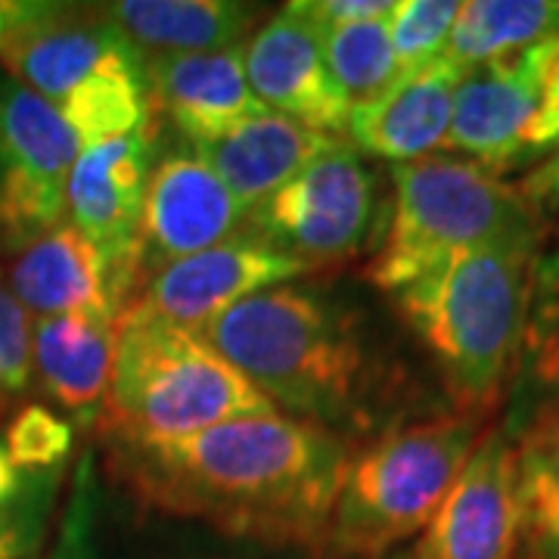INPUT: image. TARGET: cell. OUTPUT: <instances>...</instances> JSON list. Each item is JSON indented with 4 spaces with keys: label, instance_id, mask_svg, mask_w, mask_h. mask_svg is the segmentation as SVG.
I'll use <instances>...</instances> for the list:
<instances>
[{
    "label": "cell",
    "instance_id": "277c9868",
    "mask_svg": "<svg viewBox=\"0 0 559 559\" xmlns=\"http://www.w3.org/2000/svg\"><path fill=\"white\" fill-rule=\"evenodd\" d=\"M0 69L50 103L81 146L153 119L146 62L103 13L0 0Z\"/></svg>",
    "mask_w": 559,
    "mask_h": 559
},
{
    "label": "cell",
    "instance_id": "e0dca14e",
    "mask_svg": "<svg viewBox=\"0 0 559 559\" xmlns=\"http://www.w3.org/2000/svg\"><path fill=\"white\" fill-rule=\"evenodd\" d=\"M146 87L153 112H165L193 146L215 143L242 121L267 112L249 87L242 47L218 53L150 57Z\"/></svg>",
    "mask_w": 559,
    "mask_h": 559
},
{
    "label": "cell",
    "instance_id": "4fadbf2b",
    "mask_svg": "<svg viewBox=\"0 0 559 559\" xmlns=\"http://www.w3.org/2000/svg\"><path fill=\"white\" fill-rule=\"evenodd\" d=\"M554 40L481 62L463 72L454 91L444 146L503 175L525 165V128L538 109L540 79Z\"/></svg>",
    "mask_w": 559,
    "mask_h": 559
},
{
    "label": "cell",
    "instance_id": "d4e9b609",
    "mask_svg": "<svg viewBox=\"0 0 559 559\" xmlns=\"http://www.w3.org/2000/svg\"><path fill=\"white\" fill-rule=\"evenodd\" d=\"M320 50L330 75L345 97L355 103L370 100L399 79V62L389 38V20L355 22L320 32Z\"/></svg>",
    "mask_w": 559,
    "mask_h": 559
},
{
    "label": "cell",
    "instance_id": "ba28073f",
    "mask_svg": "<svg viewBox=\"0 0 559 559\" xmlns=\"http://www.w3.org/2000/svg\"><path fill=\"white\" fill-rule=\"evenodd\" d=\"M370 218L373 178L358 150L340 143L259 202L246 218V234L314 271L355 259Z\"/></svg>",
    "mask_w": 559,
    "mask_h": 559
},
{
    "label": "cell",
    "instance_id": "52a82bcc",
    "mask_svg": "<svg viewBox=\"0 0 559 559\" xmlns=\"http://www.w3.org/2000/svg\"><path fill=\"white\" fill-rule=\"evenodd\" d=\"M392 221L377 255L364 267V277L382 293L395 296L463 249L547 234L516 183H507L479 162L426 156L392 165Z\"/></svg>",
    "mask_w": 559,
    "mask_h": 559
},
{
    "label": "cell",
    "instance_id": "83f0119b",
    "mask_svg": "<svg viewBox=\"0 0 559 559\" xmlns=\"http://www.w3.org/2000/svg\"><path fill=\"white\" fill-rule=\"evenodd\" d=\"M32 385V320L0 280V411Z\"/></svg>",
    "mask_w": 559,
    "mask_h": 559
},
{
    "label": "cell",
    "instance_id": "4dcf8cb0",
    "mask_svg": "<svg viewBox=\"0 0 559 559\" xmlns=\"http://www.w3.org/2000/svg\"><path fill=\"white\" fill-rule=\"evenodd\" d=\"M522 200L535 212L540 227L547 230L550 224H559V150L550 153L547 159L538 162L525 178L516 183Z\"/></svg>",
    "mask_w": 559,
    "mask_h": 559
},
{
    "label": "cell",
    "instance_id": "f1b7e54d",
    "mask_svg": "<svg viewBox=\"0 0 559 559\" xmlns=\"http://www.w3.org/2000/svg\"><path fill=\"white\" fill-rule=\"evenodd\" d=\"M559 150V38L550 47V57L540 79L538 109L525 128V162Z\"/></svg>",
    "mask_w": 559,
    "mask_h": 559
},
{
    "label": "cell",
    "instance_id": "d6986e66",
    "mask_svg": "<svg viewBox=\"0 0 559 559\" xmlns=\"http://www.w3.org/2000/svg\"><path fill=\"white\" fill-rule=\"evenodd\" d=\"M547 426H559V240L538 249L528 274L520 352L498 429L516 444Z\"/></svg>",
    "mask_w": 559,
    "mask_h": 559
},
{
    "label": "cell",
    "instance_id": "603a6c76",
    "mask_svg": "<svg viewBox=\"0 0 559 559\" xmlns=\"http://www.w3.org/2000/svg\"><path fill=\"white\" fill-rule=\"evenodd\" d=\"M557 38L559 0H469L460 3L441 57L466 72Z\"/></svg>",
    "mask_w": 559,
    "mask_h": 559
},
{
    "label": "cell",
    "instance_id": "cb8c5ba5",
    "mask_svg": "<svg viewBox=\"0 0 559 559\" xmlns=\"http://www.w3.org/2000/svg\"><path fill=\"white\" fill-rule=\"evenodd\" d=\"M516 448L520 554L516 559H559V426H547Z\"/></svg>",
    "mask_w": 559,
    "mask_h": 559
},
{
    "label": "cell",
    "instance_id": "7c38bea8",
    "mask_svg": "<svg viewBox=\"0 0 559 559\" xmlns=\"http://www.w3.org/2000/svg\"><path fill=\"white\" fill-rule=\"evenodd\" d=\"M308 274L299 261L271 249L242 230L240 237L218 242L200 255L171 261L143 286L131 308L146 318L171 320L187 330H200L237 301L283 286Z\"/></svg>",
    "mask_w": 559,
    "mask_h": 559
},
{
    "label": "cell",
    "instance_id": "8fae6325",
    "mask_svg": "<svg viewBox=\"0 0 559 559\" xmlns=\"http://www.w3.org/2000/svg\"><path fill=\"white\" fill-rule=\"evenodd\" d=\"M138 271L112 261L75 224L62 221L28 242L10 264V293L38 318L116 320L131 308Z\"/></svg>",
    "mask_w": 559,
    "mask_h": 559
},
{
    "label": "cell",
    "instance_id": "1f68e13d",
    "mask_svg": "<svg viewBox=\"0 0 559 559\" xmlns=\"http://www.w3.org/2000/svg\"><path fill=\"white\" fill-rule=\"evenodd\" d=\"M38 507H3L0 510V559H22L38 540Z\"/></svg>",
    "mask_w": 559,
    "mask_h": 559
},
{
    "label": "cell",
    "instance_id": "3957f363",
    "mask_svg": "<svg viewBox=\"0 0 559 559\" xmlns=\"http://www.w3.org/2000/svg\"><path fill=\"white\" fill-rule=\"evenodd\" d=\"M197 333L274 407L333 432L345 419H360L373 392V360L355 318L311 289L271 286Z\"/></svg>",
    "mask_w": 559,
    "mask_h": 559
},
{
    "label": "cell",
    "instance_id": "5bb4252c",
    "mask_svg": "<svg viewBox=\"0 0 559 559\" xmlns=\"http://www.w3.org/2000/svg\"><path fill=\"white\" fill-rule=\"evenodd\" d=\"M159 124L81 146L66 183V215L112 261L140 274V218Z\"/></svg>",
    "mask_w": 559,
    "mask_h": 559
},
{
    "label": "cell",
    "instance_id": "44dd1931",
    "mask_svg": "<svg viewBox=\"0 0 559 559\" xmlns=\"http://www.w3.org/2000/svg\"><path fill=\"white\" fill-rule=\"evenodd\" d=\"M103 16L138 50L162 53H218L237 50L255 35L259 7L230 0H119Z\"/></svg>",
    "mask_w": 559,
    "mask_h": 559
},
{
    "label": "cell",
    "instance_id": "9c48e42d",
    "mask_svg": "<svg viewBox=\"0 0 559 559\" xmlns=\"http://www.w3.org/2000/svg\"><path fill=\"white\" fill-rule=\"evenodd\" d=\"M79 150L60 112L0 69V249L20 252L62 224Z\"/></svg>",
    "mask_w": 559,
    "mask_h": 559
},
{
    "label": "cell",
    "instance_id": "484cf974",
    "mask_svg": "<svg viewBox=\"0 0 559 559\" xmlns=\"http://www.w3.org/2000/svg\"><path fill=\"white\" fill-rule=\"evenodd\" d=\"M457 0H404L389 16V38L399 62V75L436 62L448 47L457 22Z\"/></svg>",
    "mask_w": 559,
    "mask_h": 559
},
{
    "label": "cell",
    "instance_id": "ffe728a7",
    "mask_svg": "<svg viewBox=\"0 0 559 559\" xmlns=\"http://www.w3.org/2000/svg\"><path fill=\"white\" fill-rule=\"evenodd\" d=\"M333 146H340V140L267 109L264 116L242 121L240 128L215 143H202L193 150L240 202L242 212H252Z\"/></svg>",
    "mask_w": 559,
    "mask_h": 559
},
{
    "label": "cell",
    "instance_id": "8992f818",
    "mask_svg": "<svg viewBox=\"0 0 559 559\" xmlns=\"http://www.w3.org/2000/svg\"><path fill=\"white\" fill-rule=\"evenodd\" d=\"M277 414L197 330L128 308L100 407L103 441H175L221 423Z\"/></svg>",
    "mask_w": 559,
    "mask_h": 559
},
{
    "label": "cell",
    "instance_id": "30bf717a",
    "mask_svg": "<svg viewBox=\"0 0 559 559\" xmlns=\"http://www.w3.org/2000/svg\"><path fill=\"white\" fill-rule=\"evenodd\" d=\"M516 448L491 426L404 559H516Z\"/></svg>",
    "mask_w": 559,
    "mask_h": 559
},
{
    "label": "cell",
    "instance_id": "ac0fdd59",
    "mask_svg": "<svg viewBox=\"0 0 559 559\" xmlns=\"http://www.w3.org/2000/svg\"><path fill=\"white\" fill-rule=\"evenodd\" d=\"M460 79L463 69L439 57L399 75L377 97L355 103L345 124L352 146L392 165L426 159L448 138Z\"/></svg>",
    "mask_w": 559,
    "mask_h": 559
},
{
    "label": "cell",
    "instance_id": "9a60e30c",
    "mask_svg": "<svg viewBox=\"0 0 559 559\" xmlns=\"http://www.w3.org/2000/svg\"><path fill=\"white\" fill-rule=\"evenodd\" d=\"M246 215L193 146L171 150L150 171L140 218V271L200 255L230 240Z\"/></svg>",
    "mask_w": 559,
    "mask_h": 559
},
{
    "label": "cell",
    "instance_id": "6da1fadb",
    "mask_svg": "<svg viewBox=\"0 0 559 559\" xmlns=\"http://www.w3.org/2000/svg\"><path fill=\"white\" fill-rule=\"evenodd\" d=\"M106 448L109 469L146 510L274 547L314 544L352 457L340 432L280 414Z\"/></svg>",
    "mask_w": 559,
    "mask_h": 559
},
{
    "label": "cell",
    "instance_id": "d6a6232c",
    "mask_svg": "<svg viewBox=\"0 0 559 559\" xmlns=\"http://www.w3.org/2000/svg\"><path fill=\"white\" fill-rule=\"evenodd\" d=\"M22 485H25L22 473L13 466V460L7 457V451L0 444V510L22 498Z\"/></svg>",
    "mask_w": 559,
    "mask_h": 559
},
{
    "label": "cell",
    "instance_id": "4316f807",
    "mask_svg": "<svg viewBox=\"0 0 559 559\" xmlns=\"http://www.w3.org/2000/svg\"><path fill=\"white\" fill-rule=\"evenodd\" d=\"M72 448V426L44 404H25L3 432V451L20 473L60 466Z\"/></svg>",
    "mask_w": 559,
    "mask_h": 559
},
{
    "label": "cell",
    "instance_id": "2e32d148",
    "mask_svg": "<svg viewBox=\"0 0 559 559\" xmlns=\"http://www.w3.org/2000/svg\"><path fill=\"white\" fill-rule=\"evenodd\" d=\"M242 66L252 94L271 112L296 119L323 134H340L352 116V100L330 75L320 32L296 10L283 7L277 16L255 28L242 44Z\"/></svg>",
    "mask_w": 559,
    "mask_h": 559
},
{
    "label": "cell",
    "instance_id": "f546056e",
    "mask_svg": "<svg viewBox=\"0 0 559 559\" xmlns=\"http://www.w3.org/2000/svg\"><path fill=\"white\" fill-rule=\"evenodd\" d=\"M296 10L318 32H326V28L355 25V22L389 20L395 3L392 0H299Z\"/></svg>",
    "mask_w": 559,
    "mask_h": 559
},
{
    "label": "cell",
    "instance_id": "7402d4cb",
    "mask_svg": "<svg viewBox=\"0 0 559 559\" xmlns=\"http://www.w3.org/2000/svg\"><path fill=\"white\" fill-rule=\"evenodd\" d=\"M116 364L112 320L38 318L32 326V367L40 385L75 417L100 411Z\"/></svg>",
    "mask_w": 559,
    "mask_h": 559
},
{
    "label": "cell",
    "instance_id": "5b68a950",
    "mask_svg": "<svg viewBox=\"0 0 559 559\" xmlns=\"http://www.w3.org/2000/svg\"><path fill=\"white\" fill-rule=\"evenodd\" d=\"M488 419L439 414L389 429L348 457L311 559H385L439 513Z\"/></svg>",
    "mask_w": 559,
    "mask_h": 559
},
{
    "label": "cell",
    "instance_id": "7a4b0ae2",
    "mask_svg": "<svg viewBox=\"0 0 559 559\" xmlns=\"http://www.w3.org/2000/svg\"><path fill=\"white\" fill-rule=\"evenodd\" d=\"M540 242L507 237L463 249L392 296L460 414L488 419L507 399Z\"/></svg>",
    "mask_w": 559,
    "mask_h": 559
}]
</instances>
